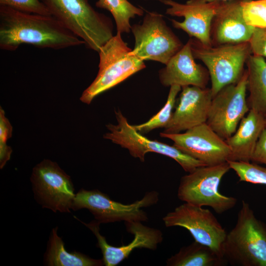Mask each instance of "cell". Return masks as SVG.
I'll list each match as a JSON object with an SVG mask.
<instances>
[{
    "label": "cell",
    "mask_w": 266,
    "mask_h": 266,
    "mask_svg": "<svg viewBox=\"0 0 266 266\" xmlns=\"http://www.w3.org/2000/svg\"><path fill=\"white\" fill-rule=\"evenodd\" d=\"M52 16L98 52L113 35L112 20L95 10L89 0H41Z\"/></svg>",
    "instance_id": "obj_2"
},
{
    "label": "cell",
    "mask_w": 266,
    "mask_h": 266,
    "mask_svg": "<svg viewBox=\"0 0 266 266\" xmlns=\"http://www.w3.org/2000/svg\"><path fill=\"white\" fill-rule=\"evenodd\" d=\"M242 0L221 1L212 19V46L249 41L255 27L247 25L242 15Z\"/></svg>",
    "instance_id": "obj_17"
},
{
    "label": "cell",
    "mask_w": 266,
    "mask_h": 266,
    "mask_svg": "<svg viewBox=\"0 0 266 266\" xmlns=\"http://www.w3.org/2000/svg\"><path fill=\"white\" fill-rule=\"evenodd\" d=\"M168 6L166 14L172 16L183 17L180 22L171 19L172 26L186 33L205 46H211V25L221 1L206 2L202 0H188L181 3L173 0H158Z\"/></svg>",
    "instance_id": "obj_14"
},
{
    "label": "cell",
    "mask_w": 266,
    "mask_h": 266,
    "mask_svg": "<svg viewBox=\"0 0 266 266\" xmlns=\"http://www.w3.org/2000/svg\"><path fill=\"white\" fill-rule=\"evenodd\" d=\"M247 103L253 109L266 117V60L251 54L247 60Z\"/></svg>",
    "instance_id": "obj_21"
},
{
    "label": "cell",
    "mask_w": 266,
    "mask_h": 266,
    "mask_svg": "<svg viewBox=\"0 0 266 266\" xmlns=\"http://www.w3.org/2000/svg\"><path fill=\"white\" fill-rule=\"evenodd\" d=\"M36 201L54 212L70 213L76 194L73 184L58 165L44 160L33 169L31 176Z\"/></svg>",
    "instance_id": "obj_10"
},
{
    "label": "cell",
    "mask_w": 266,
    "mask_h": 266,
    "mask_svg": "<svg viewBox=\"0 0 266 266\" xmlns=\"http://www.w3.org/2000/svg\"><path fill=\"white\" fill-rule=\"evenodd\" d=\"M158 200L159 194L153 191L146 193L140 200L125 204L111 200L98 189H81L75 195L71 209H86L100 224L120 221L142 222L147 221L148 217L141 208L156 204Z\"/></svg>",
    "instance_id": "obj_9"
},
{
    "label": "cell",
    "mask_w": 266,
    "mask_h": 266,
    "mask_svg": "<svg viewBox=\"0 0 266 266\" xmlns=\"http://www.w3.org/2000/svg\"><path fill=\"white\" fill-rule=\"evenodd\" d=\"M210 88H182L177 106L163 132L178 133L206 122L213 98Z\"/></svg>",
    "instance_id": "obj_16"
},
{
    "label": "cell",
    "mask_w": 266,
    "mask_h": 266,
    "mask_svg": "<svg viewBox=\"0 0 266 266\" xmlns=\"http://www.w3.org/2000/svg\"><path fill=\"white\" fill-rule=\"evenodd\" d=\"M190 38L159 71L161 83L165 87L178 85L206 87L210 79L207 69L195 61Z\"/></svg>",
    "instance_id": "obj_18"
},
{
    "label": "cell",
    "mask_w": 266,
    "mask_h": 266,
    "mask_svg": "<svg viewBox=\"0 0 266 266\" xmlns=\"http://www.w3.org/2000/svg\"><path fill=\"white\" fill-rule=\"evenodd\" d=\"M241 6L247 25L255 28L266 27V0H242Z\"/></svg>",
    "instance_id": "obj_26"
},
{
    "label": "cell",
    "mask_w": 266,
    "mask_h": 266,
    "mask_svg": "<svg viewBox=\"0 0 266 266\" xmlns=\"http://www.w3.org/2000/svg\"><path fill=\"white\" fill-rule=\"evenodd\" d=\"M96 6L108 11L112 15L117 32L121 34L131 31V19L144 14L142 9L131 3L128 0H98Z\"/></svg>",
    "instance_id": "obj_23"
},
{
    "label": "cell",
    "mask_w": 266,
    "mask_h": 266,
    "mask_svg": "<svg viewBox=\"0 0 266 266\" xmlns=\"http://www.w3.org/2000/svg\"><path fill=\"white\" fill-rule=\"evenodd\" d=\"M163 220L167 227L187 229L195 241L207 246L224 259L223 245L227 233L210 210L185 202L168 213Z\"/></svg>",
    "instance_id": "obj_12"
},
{
    "label": "cell",
    "mask_w": 266,
    "mask_h": 266,
    "mask_svg": "<svg viewBox=\"0 0 266 266\" xmlns=\"http://www.w3.org/2000/svg\"><path fill=\"white\" fill-rule=\"evenodd\" d=\"M0 5L7 6L17 10L43 15H51L41 0H0Z\"/></svg>",
    "instance_id": "obj_27"
},
{
    "label": "cell",
    "mask_w": 266,
    "mask_h": 266,
    "mask_svg": "<svg viewBox=\"0 0 266 266\" xmlns=\"http://www.w3.org/2000/svg\"><path fill=\"white\" fill-rule=\"evenodd\" d=\"M230 169L228 162L197 167L181 177L178 199L194 205L209 206L218 214L230 210L236 205L237 199L223 195L218 190L221 179Z\"/></svg>",
    "instance_id": "obj_6"
},
{
    "label": "cell",
    "mask_w": 266,
    "mask_h": 266,
    "mask_svg": "<svg viewBox=\"0 0 266 266\" xmlns=\"http://www.w3.org/2000/svg\"><path fill=\"white\" fill-rule=\"evenodd\" d=\"M115 112L117 124L107 125L109 132L106 133L103 137L127 149L133 157L143 162L147 153H158L173 159L188 173L198 167L206 166L202 162L184 153L173 145H169L148 139L128 123L120 110Z\"/></svg>",
    "instance_id": "obj_8"
},
{
    "label": "cell",
    "mask_w": 266,
    "mask_h": 266,
    "mask_svg": "<svg viewBox=\"0 0 266 266\" xmlns=\"http://www.w3.org/2000/svg\"><path fill=\"white\" fill-rule=\"evenodd\" d=\"M160 135L173 142V145L184 153L199 160L206 166L227 162L231 154L226 140L215 132L206 123L183 133H166Z\"/></svg>",
    "instance_id": "obj_13"
},
{
    "label": "cell",
    "mask_w": 266,
    "mask_h": 266,
    "mask_svg": "<svg viewBox=\"0 0 266 266\" xmlns=\"http://www.w3.org/2000/svg\"><path fill=\"white\" fill-rule=\"evenodd\" d=\"M252 54L266 58V27L255 28L249 40Z\"/></svg>",
    "instance_id": "obj_29"
},
{
    "label": "cell",
    "mask_w": 266,
    "mask_h": 266,
    "mask_svg": "<svg viewBox=\"0 0 266 266\" xmlns=\"http://www.w3.org/2000/svg\"><path fill=\"white\" fill-rule=\"evenodd\" d=\"M251 161L266 165V128L263 131L260 136Z\"/></svg>",
    "instance_id": "obj_30"
},
{
    "label": "cell",
    "mask_w": 266,
    "mask_h": 266,
    "mask_svg": "<svg viewBox=\"0 0 266 266\" xmlns=\"http://www.w3.org/2000/svg\"><path fill=\"white\" fill-rule=\"evenodd\" d=\"M121 34L117 32L98 52L99 71L81 96L82 102L90 104L96 96L145 68L143 60L131 54L132 49L123 40Z\"/></svg>",
    "instance_id": "obj_4"
},
{
    "label": "cell",
    "mask_w": 266,
    "mask_h": 266,
    "mask_svg": "<svg viewBox=\"0 0 266 266\" xmlns=\"http://www.w3.org/2000/svg\"><path fill=\"white\" fill-rule=\"evenodd\" d=\"M190 39L194 57L200 60L208 71L213 97L225 86L239 81L252 54L249 41L205 46L194 38Z\"/></svg>",
    "instance_id": "obj_5"
},
{
    "label": "cell",
    "mask_w": 266,
    "mask_h": 266,
    "mask_svg": "<svg viewBox=\"0 0 266 266\" xmlns=\"http://www.w3.org/2000/svg\"><path fill=\"white\" fill-rule=\"evenodd\" d=\"M182 88L178 85L170 87L167 98L165 105L146 122L133 125L134 129L143 134L159 128H165L169 122L173 113L176 98Z\"/></svg>",
    "instance_id": "obj_24"
},
{
    "label": "cell",
    "mask_w": 266,
    "mask_h": 266,
    "mask_svg": "<svg viewBox=\"0 0 266 266\" xmlns=\"http://www.w3.org/2000/svg\"><path fill=\"white\" fill-rule=\"evenodd\" d=\"M131 31L135 43L130 53L144 61L166 65L184 46L163 16L156 12H147L141 24L132 26Z\"/></svg>",
    "instance_id": "obj_7"
},
{
    "label": "cell",
    "mask_w": 266,
    "mask_h": 266,
    "mask_svg": "<svg viewBox=\"0 0 266 266\" xmlns=\"http://www.w3.org/2000/svg\"><path fill=\"white\" fill-rule=\"evenodd\" d=\"M83 224L95 235L97 246L102 254V260L105 266H115L128 258L135 249L145 248L155 250L163 239L161 231L157 229L143 225L141 222L131 221L125 223L128 232L132 233L134 238L127 245L114 246L108 244L105 237L100 233V225L96 220L85 223L74 217Z\"/></svg>",
    "instance_id": "obj_15"
},
{
    "label": "cell",
    "mask_w": 266,
    "mask_h": 266,
    "mask_svg": "<svg viewBox=\"0 0 266 266\" xmlns=\"http://www.w3.org/2000/svg\"><path fill=\"white\" fill-rule=\"evenodd\" d=\"M226 261L206 245L195 241L166 261L168 266H220Z\"/></svg>",
    "instance_id": "obj_22"
},
{
    "label": "cell",
    "mask_w": 266,
    "mask_h": 266,
    "mask_svg": "<svg viewBox=\"0 0 266 266\" xmlns=\"http://www.w3.org/2000/svg\"><path fill=\"white\" fill-rule=\"evenodd\" d=\"M265 128V117L250 109L235 133L225 139L231 152L229 160L250 162L258 140Z\"/></svg>",
    "instance_id": "obj_19"
},
{
    "label": "cell",
    "mask_w": 266,
    "mask_h": 266,
    "mask_svg": "<svg viewBox=\"0 0 266 266\" xmlns=\"http://www.w3.org/2000/svg\"><path fill=\"white\" fill-rule=\"evenodd\" d=\"M240 182L266 185V167L250 162L227 161Z\"/></svg>",
    "instance_id": "obj_25"
},
{
    "label": "cell",
    "mask_w": 266,
    "mask_h": 266,
    "mask_svg": "<svg viewBox=\"0 0 266 266\" xmlns=\"http://www.w3.org/2000/svg\"><path fill=\"white\" fill-rule=\"evenodd\" d=\"M265 125H266V117H265Z\"/></svg>",
    "instance_id": "obj_32"
},
{
    "label": "cell",
    "mask_w": 266,
    "mask_h": 266,
    "mask_svg": "<svg viewBox=\"0 0 266 266\" xmlns=\"http://www.w3.org/2000/svg\"><path fill=\"white\" fill-rule=\"evenodd\" d=\"M206 2H211V1H229L232 0H202Z\"/></svg>",
    "instance_id": "obj_31"
},
{
    "label": "cell",
    "mask_w": 266,
    "mask_h": 266,
    "mask_svg": "<svg viewBox=\"0 0 266 266\" xmlns=\"http://www.w3.org/2000/svg\"><path fill=\"white\" fill-rule=\"evenodd\" d=\"M61 49L85 44L52 15L26 13L0 5V48L15 51L21 44Z\"/></svg>",
    "instance_id": "obj_1"
},
{
    "label": "cell",
    "mask_w": 266,
    "mask_h": 266,
    "mask_svg": "<svg viewBox=\"0 0 266 266\" xmlns=\"http://www.w3.org/2000/svg\"><path fill=\"white\" fill-rule=\"evenodd\" d=\"M58 227L52 229L44 255V263L48 266H102V259H95L79 252H69L58 234Z\"/></svg>",
    "instance_id": "obj_20"
},
{
    "label": "cell",
    "mask_w": 266,
    "mask_h": 266,
    "mask_svg": "<svg viewBox=\"0 0 266 266\" xmlns=\"http://www.w3.org/2000/svg\"><path fill=\"white\" fill-rule=\"evenodd\" d=\"M12 128L5 116L4 111L0 109V168H2L10 159L12 149L6 144L12 134Z\"/></svg>",
    "instance_id": "obj_28"
},
{
    "label": "cell",
    "mask_w": 266,
    "mask_h": 266,
    "mask_svg": "<svg viewBox=\"0 0 266 266\" xmlns=\"http://www.w3.org/2000/svg\"><path fill=\"white\" fill-rule=\"evenodd\" d=\"M222 251L231 265L266 266V225L244 200L236 224L227 233Z\"/></svg>",
    "instance_id": "obj_3"
},
{
    "label": "cell",
    "mask_w": 266,
    "mask_h": 266,
    "mask_svg": "<svg viewBox=\"0 0 266 266\" xmlns=\"http://www.w3.org/2000/svg\"><path fill=\"white\" fill-rule=\"evenodd\" d=\"M247 78L245 69L238 82L225 86L212 98L206 123L225 140L235 133L250 110L246 98Z\"/></svg>",
    "instance_id": "obj_11"
}]
</instances>
